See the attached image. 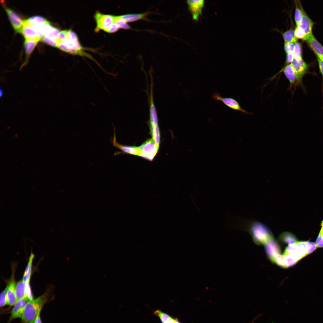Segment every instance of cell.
<instances>
[{"label":"cell","mask_w":323,"mask_h":323,"mask_svg":"<svg viewBox=\"0 0 323 323\" xmlns=\"http://www.w3.org/2000/svg\"><path fill=\"white\" fill-rule=\"evenodd\" d=\"M47 296L45 293L36 299L28 301L22 318L24 323H33L47 301Z\"/></svg>","instance_id":"1"},{"label":"cell","mask_w":323,"mask_h":323,"mask_svg":"<svg viewBox=\"0 0 323 323\" xmlns=\"http://www.w3.org/2000/svg\"><path fill=\"white\" fill-rule=\"evenodd\" d=\"M57 47L71 54L86 55L83 51V48L80 45L76 34L71 30H67L65 39L59 42Z\"/></svg>","instance_id":"2"},{"label":"cell","mask_w":323,"mask_h":323,"mask_svg":"<svg viewBox=\"0 0 323 323\" xmlns=\"http://www.w3.org/2000/svg\"><path fill=\"white\" fill-rule=\"evenodd\" d=\"M159 145L155 144L152 139H149L138 147V156L147 160L152 161L158 152Z\"/></svg>","instance_id":"3"},{"label":"cell","mask_w":323,"mask_h":323,"mask_svg":"<svg viewBox=\"0 0 323 323\" xmlns=\"http://www.w3.org/2000/svg\"><path fill=\"white\" fill-rule=\"evenodd\" d=\"M94 17L96 23V31L100 30L106 31L115 22V16L103 14L99 11L96 13Z\"/></svg>","instance_id":"4"},{"label":"cell","mask_w":323,"mask_h":323,"mask_svg":"<svg viewBox=\"0 0 323 323\" xmlns=\"http://www.w3.org/2000/svg\"><path fill=\"white\" fill-rule=\"evenodd\" d=\"M211 97L215 100L222 102L226 106L233 110L249 114V112L243 109L238 101L233 98L222 97L220 93L218 92L214 93Z\"/></svg>","instance_id":"5"},{"label":"cell","mask_w":323,"mask_h":323,"mask_svg":"<svg viewBox=\"0 0 323 323\" xmlns=\"http://www.w3.org/2000/svg\"><path fill=\"white\" fill-rule=\"evenodd\" d=\"M110 141L114 146L118 148L122 151L115 153V155L116 156L121 153H124L138 156L139 152L138 147L134 146L122 145L117 142L115 127L114 129L113 137L110 138Z\"/></svg>","instance_id":"6"},{"label":"cell","mask_w":323,"mask_h":323,"mask_svg":"<svg viewBox=\"0 0 323 323\" xmlns=\"http://www.w3.org/2000/svg\"><path fill=\"white\" fill-rule=\"evenodd\" d=\"M4 7L15 31L17 32L21 33L23 26V20L13 10L6 7L4 4Z\"/></svg>","instance_id":"7"},{"label":"cell","mask_w":323,"mask_h":323,"mask_svg":"<svg viewBox=\"0 0 323 323\" xmlns=\"http://www.w3.org/2000/svg\"><path fill=\"white\" fill-rule=\"evenodd\" d=\"M60 32L58 28L53 26L42 37V41L50 45L57 47L59 42L58 36Z\"/></svg>","instance_id":"8"},{"label":"cell","mask_w":323,"mask_h":323,"mask_svg":"<svg viewBox=\"0 0 323 323\" xmlns=\"http://www.w3.org/2000/svg\"><path fill=\"white\" fill-rule=\"evenodd\" d=\"M187 3L193 19L195 20H198L199 15L201 14L204 0H188L187 1Z\"/></svg>","instance_id":"9"},{"label":"cell","mask_w":323,"mask_h":323,"mask_svg":"<svg viewBox=\"0 0 323 323\" xmlns=\"http://www.w3.org/2000/svg\"><path fill=\"white\" fill-rule=\"evenodd\" d=\"M295 71L296 80L299 82L306 73L307 66L302 59L298 60L295 58L291 63Z\"/></svg>","instance_id":"10"},{"label":"cell","mask_w":323,"mask_h":323,"mask_svg":"<svg viewBox=\"0 0 323 323\" xmlns=\"http://www.w3.org/2000/svg\"><path fill=\"white\" fill-rule=\"evenodd\" d=\"M28 300L24 299L17 300L11 312L10 321L22 318Z\"/></svg>","instance_id":"11"},{"label":"cell","mask_w":323,"mask_h":323,"mask_svg":"<svg viewBox=\"0 0 323 323\" xmlns=\"http://www.w3.org/2000/svg\"><path fill=\"white\" fill-rule=\"evenodd\" d=\"M313 24L312 20L303 10V16L301 20L296 26L301 28L303 31L306 35L307 40L313 34L312 29Z\"/></svg>","instance_id":"12"},{"label":"cell","mask_w":323,"mask_h":323,"mask_svg":"<svg viewBox=\"0 0 323 323\" xmlns=\"http://www.w3.org/2000/svg\"><path fill=\"white\" fill-rule=\"evenodd\" d=\"M21 33L25 39L39 41L41 39L33 26L27 24L23 23Z\"/></svg>","instance_id":"13"},{"label":"cell","mask_w":323,"mask_h":323,"mask_svg":"<svg viewBox=\"0 0 323 323\" xmlns=\"http://www.w3.org/2000/svg\"><path fill=\"white\" fill-rule=\"evenodd\" d=\"M7 295L8 305H14L17 301L16 287V285L13 277L11 278L9 284L7 285Z\"/></svg>","instance_id":"14"},{"label":"cell","mask_w":323,"mask_h":323,"mask_svg":"<svg viewBox=\"0 0 323 323\" xmlns=\"http://www.w3.org/2000/svg\"><path fill=\"white\" fill-rule=\"evenodd\" d=\"M308 44L318 56L323 61V46L318 41L313 34L307 40Z\"/></svg>","instance_id":"15"},{"label":"cell","mask_w":323,"mask_h":323,"mask_svg":"<svg viewBox=\"0 0 323 323\" xmlns=\"http://www.w3.org/2000/svg\"><path fill=\"white\" fill-rule=\"evenodd\" d=\"M16 290L17 301L24 299L29 301L26 293L25 283L22 280L19 281L16 284Z\"/></svg>","instance_id":"16"},{"label":"cell","mask_w":323,"mask_h":323,"mask_svg":"<svg viewBox=\"0 0 323 323\" xmlns=\"http://www.w3.org/2000/svg\"><path fill=\"white\" fill-rule=\"evenodd\" d=\"M148 13L139 14H131L121 15L120 17L126 23L134 22L145 19Z\"/></svg>","instance_id":"17"},{"label":"cell","mask_w":323,"mask_h":323,"mask_svg":"<svg viewBox=\"0 0 323 323\" xmlns=\"http://www.w3.org/2000/svg\"><path fill=\"white\" fill-rule=\"evenodd\" d=\"M283 72L290 83L292 85L296 80V76L294 70L291 64L287 65L283 70Z\"/></svg>","instance_id":"18"},{"label":"cell","mask_w":323,"mask_h":323,"mask_svg":"<svg viewBox=\"0 0 323 323\" xmlns=\"http://www.w3.org/2000/svg\"><path fill=\"white\" fill-rule=\"evenodd\" d=\"M45 18L39 15L31 16L28 19L23 20V23L31 25H36L49 22Z\"/></svg>","instance_id":"19"},{"label":"cell","mask_w":323,"mask_h":323,"mask_svg":"<svg viewBox=\"0 0 323 323\" xmlns=\"http://www.w3.org/2000/svg\"><path fill=\"white\" fill-rule=\"evenodd\" d=\"M34 255L31 253L29 258V261L25 271L22 280L25 283L29 282L31 274V269L32 262Z\"/></svg>","instance_id":"20"},{"label":"cell","mask_w":323,"mask_h":323,"mask_svg":"<svg viewBox=\"0 0 323 323\" xmlns=\"http://www.w3.org/2000/svg\"><path fill=\"white\" fill-rule=\"evenodd\" d=\"M285 42L295 43L298 39L295 37L294 31L290 29L282 33Z\"/></svg>","instance_id":"21"},{"label":"cell","mask_w":323,"mask_h":323,"mask_svg":"<svg viewBox=\"0 0 323 323\" xmlns=\"http://www.w3.org/2000/svg\"><path fill=\"white\" fill-rule=\"evenodd\" d=\"M150 125L152 139L156 144L159 146L160 142V132L158 125Z\"/></svg>","instance_id":"22"},{"label":"cell","mask_w":323,"mask_h":323,"mask_svg":"<svg viewBox=\"0 0 323 323\" xmlns=\"http://www.w3.org/2000/svg\"><path fill=\"white\" fill-rule=\"evenodd\" d=\"M296 245L298 250L303 258L308 255L307 241H297Z\"/></svg>","instance_id":"23"},{"label":"cell","mask_w":323,"mask_h":323,"mask_svg":"<svg viewBox=\"0 0 323 323\" xmlns=\"http://www.w3.org/2000/svg\"><path fill=\"white\" fill-rule=\"evenodd\" d=\"M38 42L25 39L24 47L25 53L27 55H29L31 53Z\"/></svg>","instance_id":"24"},{"label":"cell","mask_w":323,"mask_h":323,"mask_svg":"<svg viewBox=\"0 0 323 323\" xmlns=\"http://www.w3.org/2000/svg\"><path fill=\"white\" fill-rule=\"evenodd\" d=\"M281 240H283L284 242L287 243L288 245L292 244L297 242L296 237L294 235L290 233H285L281 235Z\"/></svg>","instance_id":"25"},{"label":"cell","mask_w":323,"mask_h":323,"mask_svg":"<svg viewBox=\"0 0 323 323\" xmlns=\"http://www.w3.org/2000/svg\"><path fill=\"white\" fill-rule=\"evenodd\" d=\"M153 314L160 318L162 323H167L172 318L168 314L159 310L155 311Z\"/></svg>","instance_id":"26"},{"label":"cell","mask_w":323,"mask_h":323,"mask_svg":"<svg viewBox=\"0 0 323 323\" xmlns=\"http://www.w3.org/2000/svg\"><path fill=\"white\" fill-rule=\"evenodd\" d=\"M114 23L119 28L129 29L130 28L129 25L127 24V23L121 19L120 16H115Z\"/></svg>","instance_id":"27"},{"label":"cell","mask_w":323,"mask_h":323,"mask_svg":"<svg viewBox=\"0 0 323 323\" xmlns=\"http://www.w3.org/2000/svg\"><path fill=\"white\" fill-rule=\"evenodd\" d=\"M293 53L295 59L298 60L302 59L301 46L299 43L297 42L295 43L294 49Z\"/></svg>","instance_id":"28"},{"label":"cell","mask_w":323,"mask_h":323,"mask_svg":"<svg viewBox=\"0 0 323 323\" xmlns=\"http://www.w3.org/2000/svg\"><path fill=\"white\" fill-rule=\"evenodd\" d=\"M295 7V19L297 25L300 23L301 20L303 16V10L298 7L297 3H296Z\"/></svg>","instance_id":"29"},{"label":"cell","mask_w":323,"mask_h":323,"mask_svg":"<svg viewBox=\"0 0 323 323\" xmlns=\"http://www.w3.org/2000/svg\"><path fill=\"white\" fill-rule=\"evenodd\" d=\"M7 286L1 292L0 295V306L2 307L8 304V302L7 295Z\"/></svg>","instance_id":"30"},{"label":"cell","mask_w":323,"mask_h":323,"mask_svg":"<svg viewBox=\"0 0 323 323\" xmlns=\"http://www.w3.org/2000/svg\"><path fill=\"white\" fill-rule=\"evenodd\" d=\"M295 37L297 39L307 40V37L303 31L299 27L296 26L294 31Z\"/></svg>","instance_id":"31"},{"label":"cell","mask_w":323,"mask_h":323,"mask_svg":"<svg viewBox=\"0 0 323 323\" xmlns=\"http://www.w3.org/2000/svg\"><path fill=\"white\" fill-rule=\"evenodd\" d=\"M294 47V43L292 42H285L284 49L287 53L293 52Z\"/></svg>","instance_id":"32"},{"label":"cell","mask_w":323,"mask_h":323,"mask_svg":"<svg viewBox=\"0 0 323 323\" xmlns=\"http://www.w3.org/2000/svg\"><path fill=\"white\" fill-rule=\"evenodd\" d=\"M308 251V255L311 253L315 251L317 248V246L314 242L307 241Z\"/></svg>","instance_id":"33"},{"label":"cell","mask_w":323,"mask_h":323,"mask_svg":"<svg viewBox=\"0 0 323 323\" xmlns=\"http://www.w3.org/2000/svg\"><path fill=\"white\" fill-rule=\"evenodd\" d=\"M316 244L317 247L323 248V237L320 234L316 239Z\"/></svg>","instance_id":"34"},{"label":"cell","mask_w":323,"mask_h":323,"mask_svg":"<svg viewBox=\"0 0 323 323\" xmlns=\"http://www.w3.org/2000/svg\"><path fill=\"white\" fill-rule=\"evenodd\" d=\"M286 54V62L287 65L289 63H291L294 58V57L293 52H289Z\"/></svg>","instance_id":"35"},{"label":"cell","mask_w":323,"mask_h":323,"mask_svg":"<svg viewBox=\"0 0 323 323\" xmlns=\"http://www.w3.org/2000/svg\"><path fill=\"white\" fill-rule=\"evenodd\" d=\"M119 28L115 23H113L107 30L106 32L109 33H112L117 31Z\"/></svg>","instance_id":"36"},{"label":"cell","mask_w":323,"mask_h":323,"mask_svg":"<svg viewBox=\"0 0 323 323\" xmlns=\"http://www.w3.org/2000/svg\"><path fill=\"white\" fill-rule=\"evenodd\" d=\"M317 60L319 68L323 78V61L318 57Z\"/></svg>","instance_id":"37"},{"label":"cell","mask_w":323,"mask_h":323,"mask_svg":"<svg viewBox=\"0 0 323 323\" xmlns=\"http://www.w3.org/2000/svg\"><path fill=\"white\" fill-rule=\"evenodd\" d=\"M33 323H42L40 316V314L37 316Z\"/></svg>","instance_id":"38"},{"label":"cell","mask_w":323,"mask_h":323,"mask_svg":"<svg viewBox=\"0 0 323 323\" xmlns=\"http://www.w3.org/2000/svg\"><path fill=\"white\" fill-rule=\"evenodd\" d=\"M321 228L319 234L323 237V220L321 224Z\"/></svg>","instance_id":"39"},{"label":"cell","mask_w":323,"mask_h":323,"mask_svg":"<svg viewBox=\"0 0 323 323\" xmlns=\"http://www.w3.org/2000/svg\"><path fill=\"white\" fill-rule=\"evenodd\" d=\"M175 319L172 318L167 323H174Z\"/></svg>","instance_id":"40"},{"label":"cell","mask_w":323,"mask_h":323,"mask_svg":"<svg viewBox=\"0 0 323 323\" xmlns=\"http://www.w3.org/2000/svg\"><path fill=\"white\" fill-rule=\"evenodd\" d=\"M174 323H181L177 319H175Z\"/></svg>","instance_id":"41"},{"label":"cell","mask_w":323,"mask_h":323,"mask_svg":"<svg viewBox=\"0 0 323 323\" xmlns=\"http://www.w3.org/2000/svg\"><path fill=\"white\" fill-rule=\"evenodd\" d=\"M0 97H1L2 96V94H3V91L1 89H0Z\"/></svg>","instance_id":"42"}]
</instances>
